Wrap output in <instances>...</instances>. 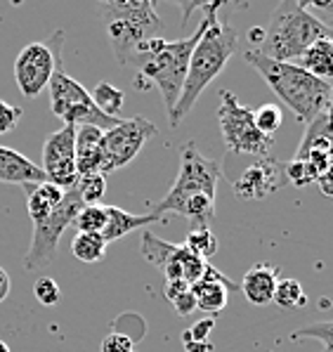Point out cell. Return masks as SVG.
I'll use <instances>...</instances> for the list:
<instances>
[{
    "label": "cell",
    "instance_id": "obj_1",
    "mask_svg": "<svg viewBox=\"0 0 333 352\" xmlns=\"http://www.w3.org/2000/svg\"><path fill=\"white\" fill-rule=\"evenodd\" d=\"M222 175V166L218 161L203 156L194 142L182 144L180 173L173 187L168 189L152 213L163 218L165 213H175L190 220L192 230L211 227L216 220V192L218 180Z\"/></svg>",
    "mask_w": 333,
    "mask_h": 352
},
{
    "label": "cell",
    "instance_id": "obj_2",
    "mask_svg": "<svg viewBox=\"0 0 333 352\" xmlns=\"http://www.w3.org/2000/svg\"><path fill=\"white\" fill-rule=\"evenodd\" d=\"M222 3H206L201 10L206 12V29L198 38L194 52L190 57V69H187V78L182 85L180 100H177L173 113H170V126L177 128L187 113H192L194 104L198 102L203 90L218 78L220 72L227 67L229 57L239 50V34L232 24L218 17V10Z\"/></svg>",
    "mask_w": 333,
    "mask_h": 352
},
{
    "label": "cell",
    "instance_id": "obj_3",
    "mask_svg": "<svg viewBox=\"0 0 333 352\" xmlns=\"http://www.w3.org/2000/svg\"><path fill=\"white\" fill-rule=\"evenodd\" d=\"M203 29H206V19L198 24L196 34L190 38H180V41L152 38L144 45H139L137 52L128 62V67L135 69L139 78H144L147 83H154L161 90L168 118L175 109L177 100H180L187 69H190V57L194 52Z\"/></svg>",
    "mask_w": 333,
    "mask_h": 352
},
{
    "label": "cell",
    "instance_id": "obj_4",
    "mask_svg": "<svg viewBox=\"0 0 333 352\" xmlns=\"http://www.w3.org/2000/svg\"><path fill=\"white\" fill-rule=\"evenodd\" d=\"M246 64L253 67L262 76L267 85L275 90V95L300 123H312L321 111L329 109V97H331V83L314 78L298 64L275 62V59L260 55L257 50H249L244 55Z\"/></svg>",
    "mask_w": 333,
    "mask_h": 352
},
{
    "label": "cell",
    "instance_id": "obj_5",
    "mask_svg": "<svg viewBox=\"0 0 333 352\" xmlns=\"http://www.w3.org/2000/svg\"><path fill=\"white\" fill-rule=\"evenodd\" d=\"M321 38H333V29L314 19L300 0H284L270 14L265 26V41L257 52L275 62L293 64Z\"/></svg>",
    "mask_w": 333,
    "mask_h": 352
},
{
    "label": "cell",
    "instance_id": "obj_6",
    "mask_svg": "<svg viewBox=\"0 0 333 352\" xmlns=\"http://www.w3.org/2000/svg\"><path fill=\"white\" fill-rule=\"evenodd\" d=\"M97 10L109 45L121 67H128L137 47L152 38H161L163 31V21L149 0H109L100 3Z\"/></svg>",
    "mask_w": 333,
    "mask_h": 352
},
{
    "label": "cell",
    "instance_id": "obj_7",
    "mask_svg": "<svg viewBox=\"0 0 333 352\" xmlns=\"http://www.w3.org/2000/svg\"><path fill=\"white\" fill-rule=\"evenodd\" d=\"M50 109L55 116L64 121V126H93L100 130H111L121 123V118L106 116L104 111L97 109V104L93 102L90 90H85L76 78H71L64 67H59L55 76L50 78Z\"/></svg>",
    "mask_w": 333,
    "mask_h": 352
},
{
    "label": "cell",
    "instance_id": "obj_8",
    "mask_svg": "<svg viewBox=\"0 0 333 352\" xmlns=\"http://www.w3.org/2000/svg\"><path fill=\"white\" fill-rule=\"evenodd\" d=\"M218 123L229 154H253L257 159H270L272 156L275 138H267L255 128L253 111L241 104L236 95L229 93V90H220Z\"/></svg>",
    "mask_w": 333,
    "mask_h": 352
},
{
    "label": "cell",
    "instance_id": "obj_9",
    "mask_svg": "<svg viewBox=\"0 0 333 352\" xmlns=\"http://www.w3.org/2000/svg\"><path fill=\"white\" fill-rule=\"evenodd\" d=\"M64 31H55L50 41L29 43L14 59V80L26 100L38 97L50 85V78L62 67Z\"/></svg>",
    "mask_w": 333,
    "mask_h": 352
},
{
    "label": "cell",
    "instance_id": "obj_10",
    "mask_svg": "<svg viewBox=\"0 0 333 352\" xmlns=\"http://www.w3.org/2000/svg\"><path fill=\"white\" fill-rule=\"evenodd\" d=\"M83 206L85 204L80 201V194L76 192V187H71L64 192V199L47 218H43L41 223H34V236H31V246L24 256V270L31 272V270L55 260L59 239L67 232V227L73 225V220H76L78 210Z\"/></svg>",
    "mask_w": 333,
    "mask_h": 352
},
{
    "label": "cell",
    "instance_id": "obj_11",
    "mask_svg": "<svg viewBox=\"0 0 333 352\" xmlns=\"http://www.w3.org/2000/svg\"><path fill=\"white\" fill-rule=\"evenodd\" d=\"M159 130L152 121L142 116L121 118V123L106 130L102 138V175H109L114 170H121L142 151L144 144L157 135Z\"/></svg>",
    "mask_w": 333,
    "mask_h": 352
},
{
    "label": "cell",
    "instance_id": "obj_12",
    "mask_svg": "<svg viewBox=\"0 0 333 352\" xmlns=\"http://www.w3.org/2000/svg\"><path fill=\"white\" fill-rule=\"evenodd\" d=\"M45 180L59 189H71L78 182L76 173V128L64 126L47 135L43 142V166Z\"/></svg>",
    "mask_w": 333,
    "mask_h": 352
},
{
    "label": "cell",
    "instance_id": "obj_13",
    "mask_svg": "<svg viewBox=\"0 0 333 352\" xmlns=\"http://www.w3.org/2000/svg\"><path fill=\"white\" fill-rule=\"evenodd\" d=\"M284 185H286L284 164L270 156V159H260L255 166L246 168L232 182V189L241 201H255V199H265L267 194L279 192Z\"/></svg>",
    "mask_w": 333,
    "mask_h": 352
},
{
    "label": "cell",
    "instance_id": "obj_14",
    "mask_svg": "<svg viewBox=\"0 0 333 352\" xmlns=\"http://www.w3.org/2000/svg\"><path fill=\"white\" fill-rule=\"evenodd\" d=\"M190 289H192V296H194L198 310L216 317L227 307L229 291H236L239 284H234L232 279H227L222 272H218V270H213L206 279L196 281V284L190 286Z\"/></svg>",
    "mask_w": 333,
    "mask_h": 352
},
{
    "label": "cell",
    "instance_id": "obj_15",
    "mask_svg": "<svg viewBox=\"0 0 333 352\" xmlns=\"http://www.w3.org/2000/svg\"><path fill=\"white\" fill-rule=\"evenodd\" d=\"M0 182L3 185H38L47 182L41 166H36L31 159H26L21 151L0 144Z\"/></svg>",
    "mask_w": 333,
    "mask_h": 352
},
{
    "label": "cell",
    "instance_id": "obj_16",
    "mask_svg": "<svg viewBox=\"0 0 333 352\" xmlns=\"http://www.w3.org/2000/svg\"><path fill=\"white\" fill-rule=\"evenodd\" d=\"M279 284V272L270 265H255L244 274V281L239 284V289L244 291L246 300L251 305L265 307L275 300V291Z\"/></svg>",
    "mask_w": 333,
    "mask_h": 352
},
{
    "label": "cell",
    "instance_id": "obj_17",
    "mask_svg": "<svg viewBox=\"0 0 333 352\" xmlns=\"http://www.w3.org/2000/svg\"><path fill=\"white\" fill-rule=\"evenodd\" d=\"M102 138H104V130H100V128H93V126L76 128V173H78V177L102 170Z\"/></svg>",
    "mask_w": 333,
    "mask_h": 352
},
{
    "label": "cell",
    "instance_id": "obj_18",
    "mask_svg": "<svg viewBox=\"0 0 333 352\" xmlns=\"http://www.w3.org/2000/svg\"><path fill=\"white\" fill-rule=\"evenodd\" d=\"M159 215L154 213H144V215H135V213H128V210L118 208V206H106V223L104 230H102V239L106 243L123 239L126 234L130 232L139 230V227H149L154 223H159Z\"/></svg>",
    "mask_w": 333,
    "mask_h": 352
},
{
    "label": "cell",
    "instance_id": "obj_19",
    "mask_svg": "<svg viewBox=\"0 0 333 352\" xmlns=\"http://www.w3.org/2000/svg\"><path fill=\"white\" fill-rule=\"evenodd\" d=\"M310 151H326L333 156V111L326 109L314 118L312 123H308L303 140L295 151V159L303 161Z\"/></svg>",
    "mask_w": 333,
    "mask_h": 352
},
{
    "label": "cell",
    "instance_id": "obj_20",
    "mask_svg": "<svg viewBox=\"0 0 333 352\" xmlns=\"http://www.w3.org/2000/svg\"><path fill=\"white\" fill-rule=\"evenodd\" d=\"M26 194V208H29L31 223H41L43 218L57 208L64 199V189L55 187L52 182H38V185H21Z\"/></svg>",
    "mask_w": 333,
    "mask_h": 352
},
{
    "label": "cell",
    "instance_id": "obj_21",
    "mask_svg": "<svg viewBox=\"0 0 333 352\" xmlns=\"http://www.w3.org/2000/svg\"><path fill=\"white\" fill-rule=\"evenodd\" d=\"M298 67L312 74L314 78L329 83L333 78V38H321L317 41L303 57L298 59Z\"/></svg>",
    "mask_w": 333,
    "mask_h": 352
},
{
    "label": "cell",
    "instance_id": "obj_22",
    "mask_svg": "<svg viewBox=\"0 0 333 352\" xmlns=\"http://www.w3.org/2000/svg\"><path fill=\"white\" fill-rule=\"evenodd\" d=\"M106 246H109V243L102 239L100 234H83V232H78L71 241V253L80 263L93 265V263H100V260L106 256Z\"/></svg>",
    "mask_w": 333,
    "mask_h": 352
},
{
    "label": "cell",
    "instance_id": "obj_23",
    "mask_svg": "<svg viewBox=\"0 0 333 352\" xmlns=\"http://www.w3.org/2000/svg\"><path fill=\"white\" fill-rule=\"evenodd\" d=\"M90 95H93V102L97 104L100 111H104L106 116L121 118L118 113H121L123 102H126V93H123V90L114 88L111 83H97V88Z\"/></svg>",
    "mask_w": 333,
    "mask_h": 352
},
{
    "label": "cell",
    "instance_id": "obj_24",
    "mask_svg": "<svg viewBox=\"0 0 333 352\" xmlns=\"http://www.w3.org/2000/svg\"><path fill=\"white\" fill-rule=\"evenodd\" d=\"M185 246L201 260H208L218 253V236L213 234L211 227H196V230H190Z\"/></svg>",
    "mask_w": 333,
    "mask_h": 352
},
{
    "label": "cell",
    "instance_id": "obj_25",
    "mask_svg": "<svg viewBox=\"0 0 333 352\" xmlns=\"http://www.w3.org/2000/svg\"><path fill=\"white\" fill-rule=\"evenodd\" d=\"M272 302H277L282 310H293V307H303L308 302V296L298 279H279Z\"/></svg>",
    "mask_w": 333,
    "mask_h": 352
},
{
    "label": "cell",
    "instance_id": "obj_26",
    "mask_svg": "<svg viewBox=\"0 0 333 352\" xmlns=\"http://www.w3.org/2000/svg\"><path fill=\"white\" fill-rule=\"evenodd\" d=\"M106 223V206L95 204V206H83L78 210L76 220H73V227L83 234H102Z\"/></svg>",
    "mask_w": 333,
    "mask_h": 352
},
{
    "label": "cell",
    "instance_id": "obj_27",
    "mask_svg": "<svg viewBox=\"0 0 333 352\" xmlns=\"http://www.w3.org/2000/svg\"><path fill=\"white\" fill-rule=\"evenodd\" d=\"M76 192L80 194V201L85 206H95L102 201L106 192V177L100 173H90V175H80L76 185Z\"/></svg>",
    "mask_w": 333,
    "mask_h": 352
},
{
    "label": "cell",
    "instance_id": "obj_28",
    "mask_svg": "<svg viewBox=\"0 0 333 352\" xmlns=\"http://www.w3.org/2000/svg\"><path fill=\"white\" fill-rule=\"evenodd\" d=\"M312 338L321 343V352H333V319L331 322H312L308 327H300L291 333V340Z\"/></svg>",
    "mask_w": 333,
    "mask_h": 352
},
{
    "label": "cell",
    "instance_id": "obj_29",
    "mask_svg": "<svg viewBox=\"0 0 333 352\" xmlns=\"http://www.w3.org/2000/svg\"><path fill=\"white\" fill-rule=\"evenodd\" d=\"M253 121H255V128L260 130L262 135L275 138V133L282 128V123H284V111L279 104L267 102V104H262L260 109L253 111Z\"/></svg>",
    "mask_w": 333,
    "mask_h": 352
},
{
    "label": "cell",
    "instance_id": "obj_30",
    "mask_svg": "<svg viewBox=\"0 0 333 352\" xmlns=\"http://www.w3.org/2000/svg\"><path fill=\"white\" fill-rule=\"evenodd\" d=\"M284 175H286V185H293V187H308L317 180L314 168L310 166L308 161H300V159H293V161H288V164H284Z\"/></svg>",
    "mask_w": 333,
    "mask_h": 352
},
{
    "label": "cell",
    "instance_id": "obj_31",
    "mask_svg": "<svg viewBox=\"0 0 333 352\" xmlns=\"http://www.w3.org/2000/svg\"><path fill=\"white\" fill-rule=\"evenodd\" d=\"M34 296L43 307H55L59 298H62V291H59V284L52 277H41L34 284Z\"/></svg>",
    "mask_w": 333,
    "mask_h": 352
},
{
    "label": "cell",
    "instance_id": "obj_32",
    "mask_svg": "<svg viewBox=\"0 0 333 352\" xmlns=\"http://www.w3.org/2000/svg\"><path fill=\"white\" fill-rule=\"evenodd\" d=\"M305 10L312 14L314 19H319L321 24H326L329 29H333V0H326V3H317V0H300Z\"/></svg>",
    "mask_w": 333,
    "mask_h": 352
},
{
    "label": "cell",
    "instance_id": "obj_33",
    "mask_svg": "<svg viewBox=\"0 0 333 352\" xmlns=\"http://www.w3.org/2000/svg\"><path fill=\"white\" fill-rule=\"evenodd\" d=\"M100 350L102 352H135V343L130 340V336L114 331V333L104 336Z\"/></svg>",
    "mask_w": 333,
    "mask_h": 352
},
{
    "label": "cell",
    "instance_id": "obj_34",
    "mask_svg": "<svg viewBox=\"0 0 333 352\" xmlns=\"http://www.w3.org/2000/svg\"><path fill=\"white\" fill-rule=\"evenodd\" d=\"M19 118H21L19 107H12V104H8V102L0 100V135H8L10 130L17 128Z\"/></svg>",
    "mask_w": 333,
    "mask_h": 352
},
{
    "label": "cell",
    "instance_id": "obj_35",
    "mask_svg": "<svg viewBox=\"0 0 333 352\" xmlns=\"http://www.w3.org/2000/svg\"><path fill=\"white\" fill-rule=\"evenodd\" d=\"M213 329H216V317H203L198 319L192 329H187V336H190L192 340H208V336L213 333Z\"/></svg>",
    "mask_w": 333,
    "mask_h": 352
},
{
    "label": "cell",
    "instance_id": "obj_36",
    "mask_svg": "<svg viewBox=\"0 0 333 352\" xmlns=\"http://www.w3.org/2000/svg\"><path fill=\"white\" fill-rule=\"evenodd\" d=\"M170 302H173L175 312H177L180 317H190L192 312L196 310V300H194V296H192V289L182 291V294H180V296H175Z\"/></svg>",
    "mask_w": 333,
    "mask_h": 352
},
{
    "label": "cell",
    "instance_id": "obj_37",
    "mask_svg": "<svg viewBox=\"0 0 333 352\" xmlns=\"http://www.w3.org/2000/svg\"><path fill=\"white\" fill-rule=\"evenodd\" d=\"M317 185H319V189H321V194H326V197H331L333 199V161L329 166L324 168V170L317 175Z\"/></svg>",
    "mask_w": 333,
    "mask_h": 352
},
{
    "label": "cell",
    "instance_id": "obj_38",
    "mask_svg": "<svg viewBox=\"0 0 333 352\" xmlns=\"http://www.w3.org/2000/svg\"><path fill=\"white\" fill-rule=\"evenodd\" d=\"M182 345H185V352H213L211 340H192L187 333H182Z\"/></svg>",
    "mask_w": 333,
    "mask_h": 352
},
{
    "label": "cell",
    "instance_id": "obj_39",
    "mask_svg": "<svg viewBox=\"0 0 333 352\" xmlns=\"http://www.w3.org/2000/svg\"><path fill=\"white\" fill-rule=\"evenodd\" d=\"M10 289H12V281H10V274L5 272L3 267H0V302H3L5 298L10 296Z\"/></svg>",
    "mask_w": 333,
    "mask_h": 352
},
{
    "label": "cell",
    "instance_id": "obj_40",
    "mask_svg": "<svg viewBox=\"0 0 333 352\" xmlns=\"http://www.w3.org/2000/svg\"><path fill=\"white\" fill-rule=\"evenodd\" d=\"M262 41H265V26H253V29L249 31V43L251 45H262ZM255 47V50H257Z\"/></svg>",
    "mask_w": 333,
    "mask_h": 352
},
{
    "label": "cell",
    "instance_id": "obj_41",
    "mask_svg": "<svg viewBox=\"0 0 333 352\" xmlns=\"http://www.w3.org/2000/svg\"><path fill=\"white\" fill-rule=\"evenodd\" d=\"M0 352H12V350H10V345L5 343V340H0Z\"/></svg>",
    "mask_w": 333,
    "mask_h": 352
},
{
    "label": "cell",
    "instance_id": "obj_42",
    "mask_svg": "<svg viewBox=\"0 0 333 352\" xmlns=\"http://www.w3.org/2000/svg\"><path fill=\"white\" fill-rule=\"evenodd\" d=\"M329 109L333 111V85H331V97H329Z\"/></svg>",
    "mask_w": 333,
    "mask_h": 352
}]
</instances>
